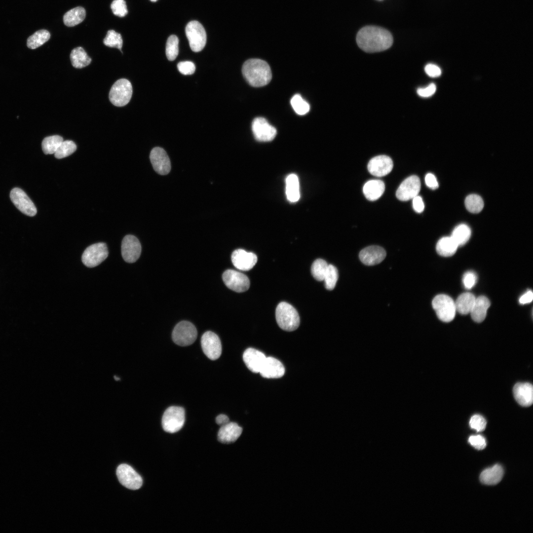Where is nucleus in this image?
Listing matches in <instances>:
<instances>
[{"instance_id":"obj_1","label":"nucleus","mask_w":533,"mask_h":533,"mask_svg":"<svg viewBox=\"0 0 533 533\" xmlns=\"http://www.w3.org/2000/svg\"><path fill=\"white\" fill-rule=\"evenodd\" d=\"M393 40L388 31L375 26H367L361 28L356 36V42L359 48L368 53L385 50L392 45Z\"/></svg>"},{"instance_id":"obj_2","label":"nucleus","mask_w":533,"mask_h":533,"mask_svg":"<svg viewBox=\"0 0 533 533\" xmlns=\"http://www.w3.org/2000/svg\"><path fill=\"white\" fill-rule=\"evenodd\" d=\"M242 74L247 81L254 87L267 84L271 79L272 74L268 64L260 59H250L243 65Z\"/></svg>"},{"instance_id":"obj_3","label":"nucleus","mask_w":533,"mask_h":533,"mask_svg":"<svg viewBox=\"0 0 533 533\" xmlns=\"http://www.w3.org/2000/svg\"><path fill=\"white\" fill-rule=\"evenodd\" d=\"M275 317L278 326L283 330L293 331L299 326V313L292 305L286 302H282L277 305Z\"/></svg>"},{"instance_id":"obj_4","label":"nucleus","mask_w":533,"mask_h":533,"mask_svg":"<svg viewBox=\"0 0 533 533\" xmlns=\"http://www.w3.org/2000/svg\"><path fill=\"white\" fill-rule=\"evenodd\" d=\"M185 421L184 409L179 406H171L165 411L162 418L161 423L165 431L173 433L179 431L183 427Z\"/></svg>"},{"instance_id":"obj_5","label":"nucleus","mask_w":533,"mask_h":533,"mask_svg":"<svg viewBox=\"0 0 533 533\" xmlns=\"http://www.w3.org/2000/svg\"><path fill=\"white\" fill-rule=\"evenodd\" d=\"M132 95V86L130 82L125 78L116 81L109 92L111 102L117 107H122L130 101Z\"/></svg>"},{"instance_id":"obj_6","label":"nucleus","mask_w":533,"mask_h":533,"mask_svg":"<svg viewBox=\"0 0 533 533\" xmlns=\"http://www.w3.org/2000/svg\"><path fill=\"white\" fill-rule=\"evenodd\" d=\"M432 305L438 318L449 322L454 319L456 313L455 302L449 296L440 294L434 297Z\"/></svg>"},{"instance_id":"obj_7","label":"nucleus","mask_w":533,"mask_h":533,"mask_svg":"<svg viewBox=\"0 0 533 533\" xmlns=\"http://www.w3.org/2000/svg\"><path fill=\"white\" fill-rule=\"evenodd\" d=\"M197 332L194 325L187 321H182L174 327L172 334L173 342L180 346H188L196 339Z\"/></svg>"},{"instance_id":"obj_8","label":"nucleus","mask_w":533,"mask_h":533,"mask_svg":"<svg viewBox=\"0 0 533 533\" xmlns=\"http://www.w3.org/2000/svg\"><path fill=\"white\" fill-rule=\"evenodd\" d=\"M186 34L191 49L199 52L206 43V34L203 26L197 21L188 23L186 27Z\"/></svg>"},{"instance_id":"obj_9","label":"nucleus","mask_w":533,"mask_h":533,"mask_svg":"<svg viewBox=\"0 0 533 533\" xmlns=\"http://www.w3.org/2000/svg\"><path fill=\"white\" fill-rule=\"evenodd\" d=\"M109 252L106 243L99 242L88 246L84 251L81 257L83 264L88 267L100 265L108 257Z\"/></svg>"},{"instance_id":"obj_10","label":"nucleus","mask_w":533,"mask_h":533,"mask_svg":"<svg viewBox=\"0 0 533 533\" xmlns=\"http://www.w3.org/2000/svg\"><path fill=\"white\" fill-rule=\"evenodd\" d=\"M116 473L119 482L127 488L135 490L141 487L142 478L131 466L121 464L117 467Z\"/></svg>"},{"instance_id":"obj_11","label":"nucleus","mask_w":533,"mask_h":533,"mask_svg":"<svg viewBox=\"0 0 533 533\" xmlns=\"http://www.w3.org/2000/svg\"><path fill=\"white\" fill-rule=\"evenodd\" d=\"M222 279L226 286L236 292H243L250 287V280L243 273L233 269L226 270L222 275Z\"/></svg>"},{"instance_id":"obj_12","label":"nucleus","mask_w":533,"mask_h":533,"mask_svg":"<svg viewBox=\"0 0 533 533\" xmlns=\"http://www.w3.org/2000/svg\"><path fill=\"white\" fill-rule=\"evenodd\" d=\"M201 345L205 355L210 359H218L222 353V344L219 337L211 331L205 332L201 337Z\"/></svg>"},{"instance_id":"obj_13","label":"nucleus","mask_w":533,"mask_h":533,"mask_svg":"<svg viewBox=\"0 0 533 533\" xmlns=\"http://www.w3.org/2000/svg\"><path fill=\"white\" fill-rule=\"evenodd\" d=\"M10 197L14 205L23 214L29 216H34L37 214L35 204L21 189H13L10 191Z\"/></svg>"},{"instance_id":"obj_14","label":"nucleus","mask_w":533,"mask_h":533,"mask_svg":"<svg viewBox=\"0 0 533 533\" xmlns=\"http://www.w3.org/2000/svg\"><path fill=\"white\" fill-rule=\"evenodd\" d=\"M420 189L419 178L417 176L412 175L402 182L396 192V196L401 201H407L418 195Z\"/></svg>"},{"instance_id":"obj_15","label":"nucleus","mask_w":533,"mask_h":533,"mask_svg":"<svg viewBox=\"0 0 533 533\" xmlns=\"http://www.w3.org/2000/svg\"><path fill=\"white\" fill-rule=\"evenodd\" d=\"M141 249V243L135 236L127 235L123 238L121 243V254L127 263L135 262L140 256Z\"/></svg>"},{"instance_id":"obj_16","label":"nucleus","mask_w":533,"mask_h":533,"mask_svg":"<svg viewBox=\"0 0 533 533\" xmlns=\"http://www.w3.org/2000/svg\"><path fill=\"white\" fill-rule=\"evenodd\" d=\"M252 131L256 140L261 142L272 141L276 135V130L264 117L255 118L252 125Z\"/></svg>"},{"instance_id":"obj_17","label":"nucleus","mask_w":533,"mask_h":533,"mask_svg":"<svg viewBox=\"0 0 533 533\" xmlns=\"http://www.w3.org/2000/svg\"><path fill=\"white\" fill-rule=\"evenodd\" d=\"M150 158L154 170L159 174H168L171 170L169 158L164 151L160 147H155L151 152Z\"/></svg>"},{"instance_id":"obj_18","label":"nucleus","mask_w":533,"mask_h":533,"mask_svg":"<svg viewBox=\"0 0 533 533\" xmlns=\"http://www.w3.org/2000/svg\"><path fill=\"white\" fill-rule=\"evenodd\" d=\"M393 166V161L390 157L380 155L374 157L369 161L368 169L371 174L380 177L389 174Z\"/></svg>"},{"instance_id":"obj_19","label":"nucleus","mask_w":533,"mask_h":533,"mask_svg":"<svg viewBox=\"0 0 533 533\" xmlns=\"http://www.w3.org/2000/svg\"><path fill=\"white\" fill-rule=\"evenodd\" d=\"M231 259L233 266L236 268L243 271L252 269L258 260L256 254L241 249L234 250L231 254Z\"/></svg>"},{"instance_id":"obj_20","label":"nucleus","mask_w":533,"mask_h":533,"mask_svg":"<svg viewBox=\"0 0 533 533\" xmlns=\"http://www.w3.org/2000/svg\"><path fill=\"white\" fill-rule=\"evenodd\" d=\"M359 259L367 266H373L381 262L386 257V252L381 247L370 246L362 249L359 253Z\"/></svg>"},{"instance_id":"obj_21","label":"nucleus","mask_w":533,"mask_h":533,"mask_svg":"<svg viewBox=\"0 0 533 533\" xmlns=\"http://www.w3.org/2000/svg\"><path fill=\"white\" fill-rule=\"evenodd\" d=\"M265 378L277 379L282 377L285 373V368L282 363L272 357H266L259 372Z\"/></svg>"},{"instance_id":"obj_22","label":"nucleus","mask_w":533,"mask_h":533,"mask_svg":"<svg viewBox=\"0 0 533 533\" xmlns=\"http://www.w3.org/2000/svg\"><path fill=\"white\" fill-rule=\"evenodd\" d=\"M514 398L521 406L529 407L533 402V387L529 382H518L513 389Z\"/></svg>"},{"instance_id":"obj_23","label":"nucleus","mask_w":533,"mask_h":533,"mask_svg":"<svg viewBox=\"0 0 533 533\" xmlns=\"http://www.w3.org/2000/svg\"><path fill=\"white\" fill-rule=\"evenodd\" d=\"M242 428L234 422H228L221 426L218 433V440L225 444L235 442L240 437Z\"/></svg>"},{"instance_id":"obj_24","label":"nucleus","mask_w":533,"mask_h":533,"mask_svg":"<svg viewBox=\"0 0 533 533\" xmlns=\"http://www.w3.org/2000/svg\"><path fill=\"white\" fill-rule=\"evenodd\" d=\"M266 357L261 351L248 348L243 354V360L247 367L253 373H259Z\"/></svg>"},{"instance_id":"obj_25","label":"nucleus","mask_w":533,"mask_h":533,"mask_svg":"<svg viewBox=\"0 0 533 533\" xmlns=\"http://www.w3.org/2000/svg\"><path fill=\"white\" fill-rule=\"evenodd\" d=\"M504 470L501 465L496 464L492 467L487 468L482 472L480 480L484 484L494 485L502 479Z\"/></svg>"},{"instance_id":"obj_26","label":"nucleus","mask_w":533,"mask_h":533,"mask_svg":"<svg viewBox=\"0 0 533 533\" xmlns=\"http://www.w3.org/2000/svg\"><path fill=\"white\" fill-rule=\"evenodd\" d=\"M490 305L489 300L485 296H481L476 298L470 312L472 319L478 323L482 322L486 316L487 310Z\"/></svg>"},{"instance_id":"obj_27","label":"nucleus","mask_w":533,"mask_h":533,"mask_svg":"<svg viewBox=\"0 0 533 533\" xmlns=\"http://www.w3.org/2000/svg\"><path fill=\"white\" fill-rule=\"evenodd\" d=\"M385 185L380 180H371L364 185L363 191L366 198L370 201L378 199L383 193Z\"/></svg>"},{"instance_id":"obj_28","label":"nucleus","mask_w":533,"mask_h":533,"mask_svg":"<svg viewBox=\"0 0 533 533\" xmlns=\"http://www.w3.org/2000/svg\"><path fill=\"white\" fill-rule=\"evenodd\" d=\"M286 194L288 200L291 202H296L300 198L299 181L296 174H291L286 178Z\"/></svg>"},{"instance_id":"obj_29","label":"nucleus","mask_w":533,"mask_h":533,"mask_svg":"<svg viewBox=\"0 0 533 533\" xmlns=\"http://www.w3.org/2000/svg\"><path fill=\"white\" fill-rule=\"evenodd\" d=\"M475 297L469 292L460 295L455 302L456 311L461 314H467L470 312L473 306Z\"/></svg>"},{"instance_id":"obj_30","label":"nucleus","mask_w":533,"mask_h":533,"mask_svg":"<svg viewBox=\"0 0 533 533\" xmlns=\"http://www.w3.org/2000/svg\"><path fill=\"white\" fill-rule=\"evenodd\" d=\"M458 248L457 245L451 236L441 238L438 241L436 250L437 253L444 257L453 256Z\"/></svg>"},{"instance_id":"obj_31","label":"nucleus","mask_w":533,"mask_h":533,"mask_svg":"<svg viewBox=\"0 0 533 533\" xmlns=\"http://www.w3.org/2000/svg\"><path fill=\"white\" fill-rule=\"evenodd\" d=\"M85 15L86 12L83 7H76L69 10L64 14L63 22L67 26L73 27L82 22Z\"/></svg>"},{"instance_id":"obj_32","label":"nucleus","mask_w":533,"mask_h":533,"mask_svg":"<svg viewBox=\"0 0 533 533\" xmlns=\"http://www.w3.org/2000/svg\"><path fill=\"white\" fill-rule=\"evenodd\" d=\"M70 59L73 66L78 69L88 66L91 62V59L81 47H77L72 50Z\"/></svg>"},{"instance_id":"obj_33","label":"nucleus","mask_w":533,"mask_h":533,"mask_svg":"<svg viewBox=\"0 0 533 533\" xmlns=\"http://www.w3.org/2000/svg\"><path fill=\"white\" fill-rule=\"evenodd\" d=\"M471 229L466 224H460L453 230L451 237L458 247L464 245L471 236Z\"/></svg>"},{"instance_id":"obj_34","label":"nucleus","mask_w":533,"mask_h":533,"mask_svg":"<svg viewBox=\"0 0 533 533\" xmlns=\"http://www.w3.org/2000/svg\"><path fill=\"white\" fill-rule=\"evenodd\" d=\"M50 34L46 30H40L36 32L27 39V46L31 49L37 48L48 40Z\"/></svg>"},{"instance_id":"obj_35","label":"nucleus","mask_w":533,"mask_h":533,"mask_svg":"<svg viewBox=\"0 0 533 533\" xmlns=\"http://www.w3.org/2000/svg\"><path fill=\"white\" fill-rule=\"evenodd\" d=\"M63 141V138L59 135H53L45 137L41 144L42 149L45 154H54L58 148Z\"/></svg>"},{"instance_id":"obj_36","label":"nucleus","mask_w":533,"mask_h":533,"mask_svg":"<svg viewBox=\"0 0 533 533\" xmlns=\"http://www.w3.org/2000/svg\"><path fill=\"white\" fill-rule=\"evenodd\" d=\"M465 206L467 210L472 213H478L484 207V201L482 197L475 194L468 195L465 199Z\"/></svg>"},{"instance_id":"obj_37","label":"nucleus","mask_w":533,"mask_h":533,"mask_svg":"<svg viewBox=\"0 0 533 533\" xmlns=\"http://www.w3.org/2000/svg\"><path fill=\"white\" fill-rule=\"evenodd\" d=\"M328 265L323 259H318L315 260L311 267V272L313 277L317 281H323Z\"/></svg>"},{"instance_id":"obj_38","label":"nucleus","mask_w":533,"mask_h":533,"mask_svg":"<svg viewBox=\"0 0 533 533\" xmlns=\"http://www.w3.org/2000/svg\"><path fill=\"white\" fill-rule=\"evenodd\" d=\"M104 44L110 47H114L118 49L122 53L121 48L123 44V40L121 35L113 30H109L106 37L103 40Z\"/></svg>"},{"instance_id":"obj_39","label":"nucleus","mask_w":533,"mask_h":533,"mask_svg":"<svg viewBox=\"0 0 533 533\" xmlns=\"http://www.w3.org/2000/svg\"><path fill=\"white\" fill-rule=\"evenodd\" d=\"M76 149V146L73 141H63L54 153V156L58 159L64 158L74 152Z\"/></svg>"},{"instance_id":"obj_40","label":"nucleus","mask_w":533,"mask_h":533,"mask_svg":"<svg viewBox=\"0 0 533 533\" xmlns=\"http://www.w3.org/2000/svg\"><path fill=\"white\" fill-rule=\"evenodd\" d=\"M179 39L175 35L170 36L167 39L166 44V55L170 61L174 60L178 55Z\"/></svg>"},{"instance_id":"obj_41","label":"nucleus","mask_w":533,"mask_h":533,"mask_svg":"<svg viewBox=\"0 0 533 533\" xmlns=\"http://www.w3.org/2000/svg\"><path fill=\"white\" fill-rule=\"evenodd\" d=\"M338 277V271L337 268L332 265H329L323 280L325 288L328 290H333L336 285Z\"/></svg>"},{"instance_id":"obj_42","label":"nucleus","mask_w":533,"mask_h":533,"mask_svg":"<svg viewBox=\"0 0 533 533\" xmlns=\"http://www.w3.org/2000/svg\"><path fill=\"white\" fill-rule=\"evenodd\" d=\"M291 104L295 112L300 115L305 114L309 110L308 103L299 94H296L292 98Z\"/></svg>"},{"instance_id":"obj_43","label":"nucleus","mask_w":533,"mask_h":533,"mask_svg":"<svg viewBox=\"0 0 533 533\" xmlns=\"http://www.w3.org/2000/svg\"><path fill=\"white\" fill-rule=\"evenodd\" d=\"M111 8L114 15L120 17L125 16L128 13L124 0H114L111 3Z\"/></svg>"},{"instance_id":"obj_44","label":"nucleus","mask_w":533,"mask_h":533,"mask_svg":"<svg viewBox=\"0 0 533 533\" xmlns=\"http://www.w3.org/2000/svg\"><path fill=\"white\" fill-rule=\"evenodd\" d=\"M487 422L485 418L480 415L473 416L469 421V425L472 429L477 432L483 431L486 426Z\"/></svg>"},{"instance_id":"obj_45","label":"nucleus","mask_w":533,"mask_h":533,"mask_svg":"<svg viewBox=\"0 0 533 533\" xmlns=\"http://www.w3.org/2000/svg\"><path fill=\"white\" fill-rule=\"evenodd\" d=\"M179 71L184 75H190L193 74L195 70L194 64L189 61L179 62L177 65Z\"/></svg>"},{"instance_id":"obj_46","label":"nucleus","mask_w":533,"mask_h":533,"mask_svg":"<svg viewBox=\"0 0 533 533\" xmlns=\"http://www.w3.org/2000/svg\"><path fill=\"white\" fill-rule=\"evenodd\" d=\"M468 442L471 445L477 450H483L486 447V439L480 435L470 436Z\"/></svg>"},{"instance_id":"obj_47","label":"nucleus","mask_w":533,"mask_h":533,"mask_svg":"<svg viewBox=\"0 0 533 533\" xmlns=\"http://www.w3.org/2000/svg\"><path fill=\"white\" fill-rule=\"evenodd\" d=\"M477 278L475 274L472 271H468L463 275L462 280L464 287L471 289L475 284Z\"/></svg>"},{"instance_id":"obj_48","label":"nucleus","mask_w":533,"mask_h":533,"mask_svg":"<svg viewBox=\"0 0 533 533\" xmlns=\"http://www.w3.org/2000/svg\"><path fill=\"white\" fill-rule=\"evenodd\" d=\"M436 90L435 84L431 83L425 88H419L417 90L418 95L422 97H429L434 94Z\"/></svg>"},{"instance_id":"obj_49","label":"nucleus","mask_w":533,"mask_h":533,"mask_svg":"<svg viewBox=\"0 0 533 533\" xmlns=\"http://www.w3.org/2000/svg\"><path fill=\"white\" fill-rule=\"evenodd\" d=\"M424 71L428 76L432 77H438L441 74L440 68L433 64L426 65L424 68Z\"/></svg>"},{"instance_id":"obj_50","label":"nucleus","mask_w":533,"mask_h":533,"mask_svg":"<svg viewBox=\"0 0 533 533\" xmlns=\"http://www.w3.org/2000/svg\"><path fill=\"white\" fill-rule=\"evenodd\" d=\"M425 182L426 186L432 190H435L438 188L439 185L437 179L432 173H428L425 176Z\"/></svg>"},{"instance_id":"obj_51","label":"nucleus","mask_w":533,"mask_h":533,"mask_svg":"<svg viewBox=\"0 0 533 533\" xmlns=\"http://www.w3.org/2000/svg\"><path fill=\"white\" fill-rule=\"evenodd\" d=\"M412 199L414 210L417 213L422 212L424 208V204L422 198L418 195Z\"/></svg>"},{"instance_id":"obj_52","label":"nucleus","mask_w":533,"mask_h":533,"mask_svg":"<svg viewBox=\"0 0 533 533\" xmlns=\"http://www.w3.org/2000/svg\"><path fill=\"white\" fill-rule=\"evenodd\" d=\"M533 299V294L532 291H528L523 295L519 299V302L521 304H526L531 303Z\"/></svg>"},{"instance_id":"obj_53","label":"nucleus","mask_w":533,"mask_h":533,"mask_svg":"<svg viewBox=\"0 0 533 533\" xmlns=\"http://www.w3.org/2000/svg\"><path fill=\"white\" fill-rule=\"evenodd\" d=\"M229 421L228 417L224 414H220L216 418V423L221 426H222Z\"/></svg>"},{"instance_id":"obj_54","label":"nucleus","mask_w":533,"mask_h":533,"mask_svg":"<svg viewBox=\"0 0 533 533\" xmlns=\"http://www.w3.org/2000/svg\"><path fill=\"white\" fill-rule=\"evenodd\" d=\"M151 0V1H152V2H155V1H156L157 0Z\"/></svg>"},{"instance_id":"obj_55","label":"nucleus","mask_w":533,"mask_h":533,"mask_svg":"<svg viewBox=\"0 0 533 533\" xmlns=\"http://www.w3.org/2000/svg\"></svg>"}]
</instances>
